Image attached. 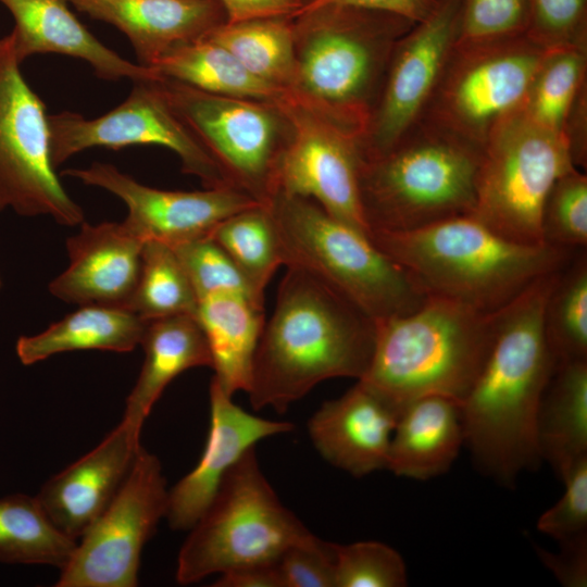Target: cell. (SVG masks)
Returning a JSON list of instances; mask_svg holds the SVG:
<instances>
[{"instance_id":"7dc6e473","label":"cell","mask_w":587,"mask_h":587,"mask_svg":"<svg viewBox=\"0 0 587 587\" xmlns=\"http://www.w3.org/2000/svg\"><path fill=\"white\" fill-rule=\"evenodd\" d=\"M214 587H284L276 561L252 564L220 574Z\"/></svg>"},{"instance_id":"30bf717a","label":"cell","mask_w":587,"mask_h":587,"mask_svg":"<svg viewBox=\"0 0 587 587\" xmlns=\"http://www.w3.org/2000/svg\"><path fill=\"white\" fill-rule=\"evenodd\" d=\"M547 51L528 36L455 42L422 120L484 149L520 111Z\"/></svg>"},{"instance_id":"74e56055","label":"cell","mask_w":587,"mask_h":587,"mask_svg":"<svg viewBox=\"0 0 587 587\" xmlns=\"http://www.w3.org/2000/svg\"><path fill=\"white\" fill-rule=\"evenodd\" d=\"M335 587H403L408 573L402 557L375 541L335 544Z\"/></svg>"},{"instance_id":"6da1fadb","label":"cell","mask_w":587,"mask_h":587,"mask_svg":"<svg viewBox=\"0 0 587 587\" xmlns=\"http://www.w3.org/2000/svg\"><path fill=\"white\" fill-rule=\"evenodd\" d=\"M559 270L494 313L488 352L460 404L464 446L478 470L504 486L542 461L537 417L554 369L544 312Z\"/></svg>"},{"instance_id":"7bdbcfd3","label":"cell","mask_w":587,"mask_h":587,"mask_svg":"<svg viewBox=\"0 0 587 587\" xmlns=\"http://www.w3.org/2000/svg\"><path fill=\"white\" fill-rule=\"evenodd\" d=\"M559 544V552L536 548L539 559L563 586L586 587L587 534Z\"/></svg>"},{"instance_id":"60d3db41","label":"cell","mask_w":587,"mask_h":587,"mask_svg":"<svg viewBox=\"0 0 587 587\" xmlns=\"http://www.w3.org/2000/svg\"><path fill=\"white\" fill-rule=\"evenodd\" d=\"M562 497L537 521V529L558 542L587 534V457L560 476Z\"/></svg>"},{"instance_id":"ab89813d","label":"cell","mask_w":587,"mask_h":587,"mask_svg":"<svg viewBox=\"0 0 587 587\" xmlns=\"http://www.w3.org/2000/svg\"><path fill=\"white\" fill-rule=\"evenodd\" d=\"M527 36L547 50L587 47V0H529Z\"/></svg>"},{"instance_id":"f35d334b","label":"cell","mask_w":587,"mask_h":587,"mask_svg":"<svg viewBox=\"0 0 587 587\" xmlns=\"http://www.w3.org/2000/svg\"><path fill=\"white\" fill-rule=\"evenodd\" d=\"M529 0H460L457 43H482L527 36Z\"/></svg>"},{"instance_id":"ba28073f","label":"cell","mask_w":587,"mask_h":587,"mask_svg":"<svg viewBox=\"0 0 587 587\" xmlns=\"http://www.w3.org/2000/svg\"><path fill=\"white\" fill-rule=\"evenodd\" d=\"M310 534L279 501L252 447L230 467L189 529L177 557L176 580L189 585L212 574L275 562Z\"/></svg>"},{"instance_id":"d6a6232c","label":"cell","mask_w":587,"mask_h":587,"mask_svg":"<svg viewBox=\"0 0 587 587\" xmlns=\"http://www.w3.org/2000/svg\"><path fill=\"white\" fill-rule=\"evenodd\" d=\"M587 84V47H563L547 51L519 113L560 135L579 90Z\"/></svg>"},{"instance_id":"cb8c5ba5","label":"cell","mask_w":587,"mask_h":587,"mask_svg":"<svg viewBox=\"0 0 587 587\" xmlns=\"http://www.w3.org/2000/svg\"><path fill=\"white\" fill-rule=\"evenodd\" d=\"M460 404L438 395L409 402L392 433L387 470L417 480L446 473L464 446Z\"/></svg>"},{"instance_id":"d6986e66","label":"cell","mask_w":587,"mask_h":587,"mask_svg":"<svg viewBox=\"0 0 587 587\" xmlns=\"http://www.w3.org/2000/svg\"><path fill=\"white\" fill-rule=\"evenodd\" d=\"M210 428L197 465L167 494L165 519L173 530H189L207 510L230 467L260 440L292 430L289 422L253 415L212 378Z\"/></svg>"},{"instance_id":"83f0119b","label":"cell","mask_w":587,"mask_h":587,"mask_svg":"<svg viewBox=\"0 0 587 587\" xmlns=\"http://www.w3.org/2000/svg\"><path fill=\"white\" fill-rule=\"evenodd\" d=\"M537 441L541 460L559 476L587 457V360L554 365L539 405Z\"/></svg>"},{"instance_id":"d4e9b609","label":"cell","mask_w":587,"mask_h":587,"mask_svg":"<svg viewBox=\"0 0 587 587\" xmlns=\"http://www.w3.org/2000/svg\"><path fill=\"white\" fill-rule=\"evenodd\" d=\"M140 345L143 362L126 398L123 419L142 429L166 386L183 372L212 365L204 334L195 315L148 321Z\"/></svg>"},{"instance_id":"8d00e7d4","label":"cell","mask_w":587,"mask_h":587,"mask_svg":"<svg viewBox=\"0 0 587 587\" xmlns=\"http://www.w3.org/2000/svg\"><path fill=\"white\" fill-rule=\"evenodd\" d=\"M545 245L565 250L586 249L587 176L573 166L552 184L541 210Z\"/></svg>"},{"instance_id":"681fc988","label":"cell","mask_w":587,"mask_h":587,"mask_svg":"<svg viewBox=\"0 0 587 587\" xmlns=\"http://www.w3.org/2000/svg\"><path fill=\"white\" fill-rule=\"evenodd\" d=\"M0 286H1V279H0Z\"/></svg>"},{"instance_id":"bcb514c9","label":"cell","mask_w":587,"mask_h":587,"mask_svg":"<svg viewBox=\"0 0 587 587\" xmlns=\"http://www.w3.org/2000/svg\"><path fill=\"white\" fill-rule=\"evenodd\" d=\"M226 21L239 22L265 16H292L303 4L302 0H216Z\"/></svg>"},{"instance_id":"e0dca14e","label":"cell","mask_w":587,"mask_h":587,"mask_svg":"<svg viewBox=\"0 0 587 587\" xmlns=\"http://www.w3.org/2000/svg\"><path fill=\"white\" fill-rule=\"evenodd\" d=\"M63 175L113 193L126 204L128 213L123 223L135 236L171 247L208 236L228 216L261 204L230 186L197 191L149 187L103 162L67 168Z\"/></svg>"},{"instance_id":"836d02e7","label":"cell","mask_w":587,"mask_h":587,"mask_svg":"<svg viewBox=\"0 0 587 587\" xmlns=\"http://www.w3.org/2000/svg\"><path fill=\"white\" fill-rule=\"evenodd\" d=\"M198 299L173 247L143 243L136 288L127 309L143 321L189 314L196 316Z\"/></svg>"},{"instance_id":"f1b7e54d","label":"cell","mask_w":587,"mask_h":587,"mask_svg":"<svg viewBox=\"0 0 587 587\" xmlns=\"http://www.w3.org/2000/svg\"><path fill=\"white\" fill-rule=\"evenodd\" d=\"M149 68L204 92L279 103L288 92L250 74L226 49L202 37L167 50Z\"/></svg>"},{"instance_id":"f546056e","label":"cell","mask_w":587,"mask_h":587,"mask_svg":"<svg viewBox=\"0 0 587 587\" xmlns=\"http://www.w3.org/2000/svg\"><path fill=\"white\" fill-rule=\"evenodd\" d=\"M204 37L226 49L258 79L289 92L296 61L292 16L223 22Z\"/></svg>"},{"instance_id":"d590c367","label":"cell","mask_w":587,"mask_h":587,"mask_svg":"<svg viewBox=\"0 0 587 587\" xmlns=\"http://www.w3.org/2000/svg\"><path fill=\"white\" fill-rule=\"evenodd\" d=\"M173 249L198 301L216 294H234L263 305L264 296L210 235L176 245Z\"/></svg>"},{"instance_id":"1f68e13d","label":"cell","mask_w":587,"mask_h":587,"mask_svg":"<svg viewBox=\"0 0 587 587\" xmlns=\"http://www.w3.org/2000/svg\"><path fill=\"white\" fill-rule=\"evenodd\" d=\"M544 325L554 365L587 360V255L579 249L557 272Z\"/></svg>"},{"instance_id":"4316f807","label":"cell","mask_w":587,"mask_h":587,"mask_svg":"<svg viewBox=\"0 0 587 587\" xmlns=\"http://www.w3.org/2000/svg\"><path fill=\"white\" fill-rule=\"evenodd\" d=\"M146 325L127 308L84 304L41 333L21 336L15 350L24 365L77 350L128 352L140 345Z\"/></svg>"},{"instance_id":"7c38bea8","label":"cell","mask_w":587,"mask_h":587,"mask_svg":"<svg viewBox=\"0 0 587 587\" xmlns=\"http://www.w3.org/2000/svg\"><path fill=\"white\" fill-rule=\"evenodd\" d=\"M13 36L0 37V211L80 225L84 211L51 161L46 108L21 72Z\"/></svg>"},{"instance_id":"5bb4252c","label":"cell","mask_w":587,"mask_h":587,"mask_svg":"<svg viewBox=\"0 0 587 587\" xmlns=\"http://www.w3.org/2000/svg\"><path fill=\"white\" fill-rule=\"evenodd\" d=\"M159 79L134 82L121 104L93 118L71 111L48 115L54 167L88 148L154 145L173 151L183 171L198 177L205 188L234 187L173 109Z\"/></svg>"},{"instance_id":"484cf974","label":"cell","mask_w":587,"mask_h":587,"mask_svg":"<svg viewBox=\"0 0 587 587\" xmlns=\"http://www.w3.org/2000/svg\"><path fill=\"white\" fill-rule=\"evenodd\" d=\"M196 319L212 360L213 378L229 396L248 392L258 344L265 324L263 305L234 294L198 301Z\"/></svg>"},{"instance_id":"603a6c76","label":"cell","mask_w":587,"mask_h":587,"mask_svg":"<svg viewBox=\"0 0 587 587\" xmlns=\"http://www.w3.org/2000/svg\"><path fill=\"white\" fill-rule=\"evenodd\" d=\"M129 39L139 64L149 67L167 50L199 38L226 21L216 0H67Z\"/></svg>"},{"instance_id":"7a4b0ae2","label":"cell","mask_w":587,"mask_h":587,"mask_svg":"<svg viewBox=\"0 0 587 587\" xmlns=\"http://www.w3.org/2000/svg\"><path fill=\"white\" fill-rule=\"evenodd\" d=\"M374 346L375 321L317 277L287 267L255 351L250 403L284 413L325 379L359 380Z\"/></svg>"},{"instance_id":"f6af8a7d","label":"cell","mask_w":587,"mask_h":587,"mask_svg":"<svg viewBox=\"0 0 587 587\" xmlns=\"http://www.w3.org/2000/svg\"><path fill=\"white\" fill-rule=\"evenodd\" d=\"M561 136L564 138L573 165H587V84L579 90L570 108Z\"/></svg>"},{"instance_id":"277c9868","label":"cell","mask_w":587,"mask_h":587,"mask_svg":"<svg viewBox=\"0 0 587 587\" xmlns=\"http://www.w3.org/2000/svg\"><path fill=\"white\" fill-rule=\"evenodd\" d=\"M289 96L361 142L397 41L415 24L379 11L327 5L299 12Z\"/></svg>"},{"instance_id":"52a82bcc","label":"cell","mask_w":587,"mask_h":587,"mask_svg":"<svg viewBox=\"0 0 587 587\" xmlns=\"http://www.w3.org/2000/svg\"><path fill=\"white\" fill-rule=\"evenodd\" d=\"M268 205L283 264L317 277L373 321L410 313L428 297L369 235L314 201L278 193Z\"/></svg>"},{"instance_id":"ee69618b","label":"cell","mask_w":587,"mask_h":587,"mask_svg":"<svg viewBox=\"0 0 587 587\" xmlns=\"http://www.w3.org/2000/svg\"><path fill=\"white\" fill-rule=\"evenodd\" d=\"M436 4L437 0H308L297 13L327 5H337L386 12L417 23L425 20L433 12Z\"/></svg>"},{"instance_id":"8992f818","label":"cell","mask_w":587,"mask_h":587,"mask_svg":"<svg viewBox=\"0 0 587 587\" xmlns=\"http://www.w3.org/2000/svg\"><path fill=\"white\" fill-rule=\"evenodd\" d=\"M483 150L421 120L389 149L362 160L360 196L369 234L472 215Z\"/></svg>"},{"instance_id":"ffe728a7","label":"cell","mask_w":587,"mask_h":587,"mask_svg":"<svg viewBox=\"0 0 587 587\" xmlns=\"http://www.w3.org/2000/svg\"><path fill=\"white\" fill-rule=\"evenodd\" d=\"M400 413L384 396L358 380L341 397L325 401L309 420L308 430L328 463L362 477L387 470Z\"/></svg>"},{"instance_id":"9a60e30c","label":"cell","mask_w":587,"mask_h":587,"mask_svg":"<svg viewBox=\"0 0 587 587\" xmlns=\"http://www.w3.org/2000/svg\"><path fill=\"white\" fill-rule=\"evenodd\" d=\"M279 105L289 133L276 166L274 196L312 200L330 216L369 235L360 196L358 139L290 96Z\"/></svg>"},{"instance_id":"44dd1931","label":"cell","mask_w":587,"mask_h":587,"mask_svg":"<svg viewBox=\"0 0 587 587\" xmlns=\"http://www.w3.org/2000/svg\"><path fill=\"white\" fill-rule=\"evenodd\" d=\"M145 241L123 222L88 224L67 238V268L48 289L55 298L84 304L127 308L136 288Z\"/></svg>"},{"instance_id":"5b68a950","label":"cell","mask_w":587,"mask_h":587,"mask_svg":"<svg viewBox=\"0 0 587 587\" xmlns=\"http://www.w3.org/2000/svg\"><path fill=\"white\" fill-rule=\"evenodd\" d=\"M494 314L428 295L414 311L375 321L370 366L359 379L400 411L432 395L463 401L492 336Z\"/></svg>"},{"instance_id":"7402d4cb","label":"cell","mask_w":587,"mask_h":587,"mask_svg":"<svg viewBox=\"0 0 587 587\" xmlns=\"http://www.w3.org/2000/svg\"><path fill=\"white\" fill-rule=\"evenodd\" d=\"M15 21L11 34L22 63L41 53H59L88 63L107 80L158 79L151 68L135 64L101 43L72 13L67 0H0Z\"/></svg>"},{"instance_id":"3957f363","label":"cell","mask_w":587,"mask_h":587,"mask_svg":"<svg viewBox=\"0 0 587 587\" xmlns=\"http://www.w3.org/2000/svg\"><path fill=\"white\" fill-rule=\"evenodd\" d=\"M370 239L403 266L427 295L484 314L501 310L540 276L559 270L576 250L522 245L473 215L405 232L371 230Z\"/></svg>"},{"instance_id":"8fae6325","label":"cell","mask_w":587,"mask_h":587,"mask_svg":"<svg viewBox=\"0 0 587 587\" xmlns=\"http://www.w3.org/2000/svg\"><path fill=\"white\" fill-rule=\"evenodd\" d=\"M159 80L173 109L228 182L268 205L289 133L279 103L209 93L163 77Z\"/></svg>"},{"instance_id":"b9f144b4","label":"cell","mask_w":587,"mask_h":587,"mask_svg":"<svg viewBox=\"0 0 587 587\" xmlns=\"http://www.w3.org/2000/svg\"><path fill=\"white\" fill-rule=\"evenodd\" d=\"M276 563L284 587H335V544L312 533L289 546Z\"/></svg>"},{"instance_id":"9c48e42d","label":"cell","mask_w":587,"mask_h":587,"mask_svg":"<svg viewBox=\"0 0 587 587\" xmlns=\"http://www.w3.org/2000/svg\"><path fill=\"white\" fill-rule=\"evenodd\" d=\"M573 166L562 136L517 112L484 147L472 215L508 240L545 245L540 227L545 199L554 180Z\"/></svg>"},{"instance_id":"2e32d148","label":"cell","mask_w":587,"mask_h":587,"mask_svg":"<svg viewBox=\"0 0 587 587\" xmlns=\"http://www.w3.org/2000/svg\"><path fill=\"white\" fill-rule=\"evenodd\" d=\"M460 0L433 12L396 43L360 142L362 160L389 149L424 116L458 38Z\"/></svg>"},{"instance_id":"ac0fdd59","label":"cell","mask_w":587,"mask_h":587,"mask_svg":"<svg viewBox=\"0 0 587 587\" xmlns=\"http://www.w3.org/2000/svg\"><path fill=\"white\" fill-rule=\"evenodd\" d=\"M140 434L122 419L92 450L45 482L36 498L61 533L77 541L107 509L141 449Z\"/></svg>"},{"instance_id":"c3c4849f","label":"cell","mask_w":587,"mask_h":587,"mask_svg":"<svg viewBox=\"0 0 587 587\" xmlns=\"http://www.w3.org/2000/svg\"><path fill=\"white\" fill-rule=\"evenodd\" d=\"M307 1H308V0H302L303 3L307 2Z\"/></svg>"},{"instance_id":"4fadbf2b","label":"cell","mask_w":587,"mask_h":587,"mask_svg":"<svg viewBox=\"0 0 587 587\" xmlns=\"http://www.w3.org/2000/svg\"><path fill=\"white\" fill-rule=\"evenodd\" d=\"M160 460L141 447L107 509L77 540L57 587H135L140 558L167 505Z\"/></svg>"},{"instance_id":"e575fe53","label":"cell","mask_w":587,"mask_h":587,"mask_svg":"<svg viewBox=\"0 0 587 587\" xmlns=\"http://www.w3.org/2000/svg\"><path fill=\"white\" fill-rule=\"evenodd\" d=\"M210 236L264 296L266 285L283 264L270 205L257 204L228 216L214 227Z\"/></svg>"},{"instance_id":"4dcf8cb0","label":"cell","mask_w":587,"mask_h":587,"mask_svg":"<svg viewBox=\"0 0 587 587\" xmlns=\"http://www.w3.org/2000/svg\"><path fill=\"white\" fill-rule=\"evenodd\" d=\"M77 541L49 520L36 496L0 498V562L63 569Z\"/></svg>"}]
</instances>
